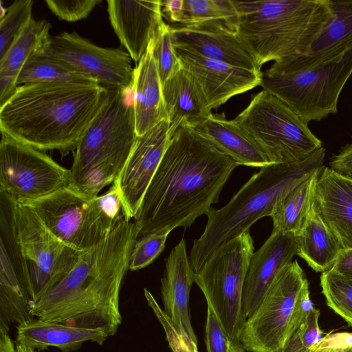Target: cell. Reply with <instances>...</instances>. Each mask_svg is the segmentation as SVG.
Listing matches in <instances>:
<instances>
[{"label": "cell", "instance_id": "3", "mask_svg": "<svg viewBox=\"0 0 352 352\" xmlns=\"http://www.w3.org/2000/svg\"><path fill=\"white\" fill-rule=\"evenodd\" d=\"M96 83L41 82L17 87L0 107L1 133L40 151H74L101 108Z\"/></svg>", "mask_w": 352, "mask_h": 352}, {"label": "cell", "instance_id": "28", "mask_svg": "<svg viewBox=\"0 0 352 352\" xmlns=\"http://www.w3.org/2000/svg\"><path fill=\"white\" fill-rule=\"evenodd\" d=\"M0 252V328L9 329L11 324H19L34 318L32 311L35 303L25 289L1 244Z\"/></svg>", "mask_w": 352, "mask_h": 352}, {"label": "cell", "instance_id": "10", "mask_svg": "<svg viewBox=\"0 0 352 352\" xmlns=\"http://www.w3.org/2000/svg\"><path fill=\"white\" fill-rule=\"evenodd\" d=\"M254 250L248 230L218 246L195 275V283L232 341L238 342L244 322L242 294Z\"/></svg>", "mask_w": 352, "mask_h": 352}, {"label": "cell", "instance_id": "43", "mask_svg": "<svg viewBox=\"0 0 352 352\" xmlns=\"http://www.w3.org/2000/svg\"><path fill=\"white\" fill-rule=\"evenodd\" d=\"M330 270L352 280V248L343 250Z\"/></svg>", "mask_w": 352, "mask_h": 352}, {"label": "cell", "instance_id": "46", "mask_svg": "<svg viewBox=\"0 0 352 352\" xmlns=\"http://www.w3.org/2000/svg\"><path fill=\"white\" fill-rule=\"evenodd\" d=\"M229 352H247L243 346L239 342L230 340Z\"/></svg>", "mask_w": 352, "mask_h": 352}, {"label": "cell", "instance_id": "31", "mask_svg": "<svg viewBox=\"0 0 352 352\" xmlns=\"http://www.w3.org/2000/svg\"><path fill=\"white\" fill-rule=\"evenodd\" d=\"M239 14L233 0H183L177 23L219 24L236 30Z\"/></svg>", "mask_w": 352, "mask_h": 352}, {"label": "cell", "instance_id": "23", "mask_svg": "<svg viewBox=\"0 0 352 352\" xmlns=\"http://www.w3.org/2000/svg\"><path fill=\"white\" fill-rule=\"evenodd\" d=\"M162 95L170 137L180 124L185 123L195 127L212 114L199 84L184 69L164 83Z\"/></svg>", "mask_w": 352, "mask_h": 352}, {"label": "cell", "instance_id": "11", "mask_svg": "<svg viewBox=\"0 0 352 352\" xmlns=\"http://www.w3.org/2000/svg\"><path fill=\"white\" fill-rule=\"evenodd\" d=\"M352 74V49L338 62L314 69L262 72L260 86L287 105L303 121L336 113L341 91Z\"/></svg>", "mask_w": 352, "mask_h": 352}, {"label": "cell", "instance_id": "35", "mask_svg": "<svg viewBox=\"0 0 352 352\" xmlns=\"http://www.w3.org/2000/svg\"><path fill=\"white\" fill-rule=\"evenodd\" d=\"M150 46L162 86L182 69L175 52L168 23L162 22L152 38Z\"/></svg>", "mask_w": 352, "mask_h": 352}, {"label": "cell", "instance_id": "41", "mask_svg": "<svg viewBox=\"0 0 352 352\" xmlns=\"http://www.w3.org/2000/svg\"><path fill=\"white\" fill-rule=\"evenodd\" d=\"M352 349V333L336 332L322 337L310 349L311 352H347Z\"/></svg>", "mask_w": 352, "mask_h": 352}, {"label": "cell", "instance_id": "44", "mask_svg": "<svg viewBox=\"0 0 352 352\" xmlns=\"http://www.w3.org/2000/svg\"><path fill=\"white\" fill-rule=\"evenodd\" d=\"M162 1V14L168 24L177 23L183 6V0H164Z\"/></svg>", "mask_w": 352, "mask_h": 352}, {"label": "cell", "instance_id": "29", "mask_svg": "<svg viewBox=\"0 0 352 352\" xmlns=\"http://www.w3.org/2000/svg\"><path fill=\"white\" fill-rule=\"evenodd\" d=\"M297 240L296 255L317 272L329 270L344 250L337 239L313 212L302 232L297 236Z\"/></svg>", "mask_w": 352, "mask_h": 352}, {"label": "cell", "instance_id": "24", "mask_svg": "<svg viewBox=\"0 0 352 352\" xmlns=\"http://www.w3.org/2000/svg\"><path fill=\"white\" fill-rule=\"evenodd\" d=\"M239 165L262 168L271 163L254 139L225 113H213L193 127Z\"/></svg>", "mask_w": 352, "mask_h": 352}, {"label": "cell", "instance_id": "19", "mask_svg": "<svg viewBox=\"0 0 352 352\" xmlns=\"http://www.w3.org/2000/svg\"><path fill=\"white\" fill-rule=\"evenodd\" d=\"M333 17L305 54L285 58L271 68L284 72L314 69L338 62L352 49V0H329Z\"/></svg>", "mask_w": 352, "mask_h": 352}, {"label": "cell", "instance_id": "33", "mask_svg": "<svg viewBox=\"0 0 352 352\" xmlns=\"http://www.w3.org/2000/svg\"><path fill=\"white\" fill-rule=\"evenodd\" d=\"M320 285L327 305L352 327V280L329 270L322 273Z\"/></svg>", "mask_w": 352, "mask_h": 352}, {"label": "cell", "instance_id": "18", "mask_svg": "<svg viewBox=\"0 0 352 352\" xmlns=\"http://www.w3.org/2000/svg\"><path fill=\"white\" fill-rule=\"evenodd\" d=\"M297 236L272 231L254 252L245 276L241 300L245 321L256 310L278 273L297 254Z\"/></svg>", "mask_w": 352, "mask_h": 352}, {"label": "cell", "instance_id": "40", "mask_svg": "<svg viewBox=\"0 0 352 352\" xmlns=\"http://www.w3.org/2000/svg\"><path fill=\"white\" fill-rule=\"evenodd\" d=\"M207 302V318L205 329L208 352H229L230 340L219 322L212 305Z\"/></svg>", "mask_w": 352, "mask_h": 352}, {"label": "cell", "instance_id": "16", "mask_svg": "<svg viewBox=\"0 0 352 352\" xmlns=\"http://www.w3.org/2000/svg\"><path fill=\"white\" fill-rule=\"evenodd\" d=\"M174 46L238 68L262 72L236 31L219 24H169Z\"/></svg>", "mask_w": 352, "mask_h": 352}, {"label": "cell", "instance_id": "21", "mask_svg": "<svg viewBox=\"0 0 352 352\" xmlns=\"http://www.w3.org/2000/svg\"><path fill=\"white\" fill-rule=\"evenodd\" d=\"M311 208L344 250L351 249L352 181L323 166L316 177Z\"/></svg>", "mask_w": 352, "mask_h": 352}, {"label": "cell", "instance_id": "38", "mask_svg": "<svg viewBox=\"0 0 352 352\" xmlns=\"http://www.w3.org/2000/svg\"><path fill=\"white\" fill-rule=\"evenodd\" d=\"M144 296L148 305L151 308L155 316L162 324L166 340L172 351L198 352L197 343L186 335H182L176 331L163 309L157 302L152 294L146 289H144Z\"/></svg>", "mask_w": 352, "mask_h": 352}, {"label": "cell", "instance_id": "25", "mask_svg": "<svg viewBox=\"0 0 352 352\" xmlns=\"http://www.w3.org/2000/svg\"><path fill=\"white\" fill-rule=\"evenodd\" d=\"M108 335L101 329H85L33 318L16 326V344L35 350L56 347L62 352L77 351L85 342L102 345Z\"/></svg>", "mask_w": 352, "mask_h": 352}, {"label": "cell", "instance_id": "20", "mask_svg": "<svg viewBox=\"0 0 352 352\" xmlns=\"http://www.w3.org/2000/svg\"><path fill=\"white\" fill-rule=\"evenodd\" d=\"M107 3L109 21L116 34L131 59L138 64L164 21L161 0H108Z\"/></svg>", "mask_w": 352, "mask_h": 352}, {"label": "cell", "instance_id": "42", "mask_svg": "<svg viewBox=\"0 0 352 352\" xmlns=\"http://www.w3.org/2000/svg\"><path fill=\"white\" fill-rule=\"evenodd\" d=\"M329 168L337 175L352 181V142L345 145L333 156Z\"/></svg>", "mask_w": 352, "mask_h": 352}, {"label": "cell", "instance_id": "4", "mask_svg": "<svg viewBox=\"0 0 352 352\" xmlns=\"http://www.w3.org/2000/svg\"><path fill=\"white\" fill-rule=\"evenodd\" d=\"M236 34L260 68L307 54L333 17L329 0H233Z\"/></svg>", "mask_w": 352, "mask_h": 352}, {"label": "cell", "instance_id": "2", "mask_svg": "<svg viewBox=\"0 0 352 352\" xmlns=\"http://www.w3.org/2000/svg\"><path fill=\"white\" fill-rule=\"evenodd\" d=\"M138 238L134 222L120 221L98 244L83 251L74 267L36 302L33 317L114 336L122 322V283Z\"/></svg>", "mask_w": 352, "mask_h": 352}, {"label": "cell", "instance_id": "32", "mask_svg": "<svg viewBox=\"0 0 352 352\" xmlns=\"http://www.w3.org/2000/svg\"><path fill=\"white\" fill-rule=\"evenodd\" d=\"M41 82L96 83L67 64L40 54L30 58L23 65L18 76L17 85Z\"/></svg>", "mask_w": 352, "mask_h": 352}, {"label": "cell", "instance_id": "8", "mask_svg": "<svg viewBox=\"0 0 352 352\" xmlns=\"http://www.w3.org/2000/svg\"><path fill=\"white\" fill-rule=\"evenodd\" d=\"M313 307L304 272L296 261H292L244 321L237 341L248 352H281Z\"/></svg>", "mask_w": 352, "mask_h": 352}, {"label": "cell", "instance_id": "34", "mask_svg": "<svg viewBox=\"0 0 352 352\" xmlns=\"http://www.w3.org/2000/svg\"><path fill=\"white\" fill-rule=\"evenodd\" d=\"M32 0H16L0 19V59L7 53L32 19Z\"/></svg>", "mask_w": 352, "mask_h": 352}, {"label": "cell", "instance_id": "9", "mask_svg": "<svg viewBox=\"0 0 352 352\" xmlns=\"http://www.w3.org/2000/svg\"><path fill=\"white\" fill-rule=\"evenodd\" d=\"M233 120L260 146L272 164L299 162L322 147L308 123L265 90L254 95Z\"/></svg>", "mask_w": 352, "mask_h": 352}, {"label": "cell", "instance_id": "17", "mask_svg": "<svg viewBox=\"0 0 352 352\" xmlns=\"http://www.w3.org/2000/svg\"><path fill=\"white\" fill-rule=\"evenodd\" d=\"M182 69L201 87L211 109L232 97L260 86L262 72L238 68L174 46Z\"/></svg>", "mask_w": 352, "mask_h": 352}, {"label": "cell", "instance_id": "15", "mask_svg": "<svg viewBox=\"0 0 352 352\" xmlns=\"http://www.w3.org/2000/svg\"><path fill=\"white\" fill-rule=\"evenodd\" d=\"M170 138L167 119L138 135L123 169L113 183L119 193L125 219L135 217Z\"/></svg>", "mask_w": 352, "mask_h": 352}, {"label": "cell", "instance_id": "48", "mask_svg": "<svg viewBox=\"0 0 352 352\" xmlns=\"http://www.w3.org/2000/svg\"><path fill=\"white\" fill-rule=\"evenodd\" d=\"M316 352H321V351H316ZM347 352H352V349L349 350V351Z\"/></svg>", "mask_w": 352, "mask_h": 352}, {"label": "cell", "instance_id": "5", "mask_svg": "<svg viewBox=\"0 0 352 352\" xmlns=\"http://www.w3.org/2000/svg\"><path fill=\"white\" fill-rule=\"evenodd\" d=\"M326 150H316L293 163H274L261 168L223 208H212L203 234L195 239L190 262L196 273L214 250L250 230L259 219L270 217L280 195L304 177L323 168Z\"/></svg>", "mask_w": 352, "mask_h": 352}, {"label": "cell", "instance_id": "12", "mask_svg": "<svg viewBox=\"0 0 352 352\" xmlns=\"http://www.w3.org/2000/svg\"><path fill=\"white\" fill-rule=\"evenodd\" d=\"M23 204L32 210L58 239L80 252L98 244L120 221L113 220L104 212L99 195L89 198L69 186Z\"/></svg>", "mask_w": 352, "mask_h": 352}, {"label": "cell", "instance_id": "36", "mask_svg": "<svg viewBox=\"0 0 352 352\" xmlns=\"http://www.w3.org/2000/svg\"><path fill=\"white\" fill-rule=\"evenodd\" d=\"M320 311L314 307L286 342L281 352H311L322 337L318 320Z\"/></svg>", "mask_w": 352, "mask_h": 352}, {"label": "cell", "instance_id": "22", "mask_svg": "<svg viewBox=\"0 0 352 352\" xmlns=\"http://www.w3.org/2000/svg\"><path fill=\"white\" fill-rule=\"evenodd\" d=\"M195 275L187 254L186 241L182 239L165 260V270L161 278V296L163 310L176 331L197 343L189 312L190 293Z\"/></svg>", "mask_w": 352, "mask_h": 352}, {"label": "cell", "instance_id": "30", "mask_svg": "<svg viewBox=\"0 0 352 352\" xmlns=\"http://www.w3.org/2000/svg\"><path fill=\"white\" fill-rule=\"evenodd\" d=\"M50 28L51 24L46 20L31 19L0 59V80L17 85L19 74L25 63L32 56L42 54L47 47L50 38Z\"/></svg>", "mask_w": 352, "mask_h": 352}, {"label": "cell", "instance_id": "13", "mask_svg": "<svg viewBox=\"0 0 352 352\" xmlns=\"http://www.w3.org/2000/svg\"><path fill=\"white\" fill-rule=\"evenodd\" d=\"M70 182V169L43 151L1 133L0 190L23 204L69 186Z\"/></svg>", "mask_w": 352, "mask_h": 352}, {"label": "cell", "instance_id": "1", "mask_svg": "<svg viewBox=\"0 0 352 352\" xmlns=\"http://www.w3.org/2000/svg\"><path fill=\"white\" fill-rule=\"evenodd\" d=\"M237 166L193 127L180 124L133 218L138 238L190 227L219 201Z\"/></svg>", "mask_w": 352, "mask_h": 352}, {"label": "cell", "instance_id": "45", "mask_svg": "<svg viewBox=\"0 0 352 352\" xmlns=\"http://www.w3.org/2000/svg\"><path fill=\"white\" fill-rule=\"evenodd\" d=\"M8 331L9 329L0 328V352H16V347Z\"/></svg>", "mask_w": 352, "mask_h": 352}, {"label": "cell", "instance_id": "37", "mask_svg": "<svg viewBox=\"0 0 352 352\" xmlns=\"http://www.w3.org/2000/svg\"><path fill=\"white\" fill-rule=\"evenodd\" d=\"M168 235L154 233L138 238L130 256L129 270L136 271L150 265L164 250Z\"/></svg>", "mask_w": 352, "mask_h": 352}, {"label": "cell", "instance_id": "14", "mask_svg": "<svg viewBox=\"0 0 352 352\" xmlns=\"http://www.w3.org/2000/svg\"><path fill=\"white\" fill-rule=\"evenodd\" d=\"M41 54L67 64L106 89L133 87L134 68L126 51L98 46L76 32L50 36Z\"/></svg>", "mask_w": 352, "mask_h": 352}, {"label": "cell", "instance_id": "39", "mask_svg": "<svg viewBox=\"0 0 352 352\" xmlns=\"http://www.w3.org/2000/svg\"><path fill=\"white\" fill-rule=\"evenodd\" d=\"M102 1L100 0H46L51 12L59 19L69 22L76 21L88 16L92 10Z\"/></svg>", "mask_w": 352, "mask_h": 352}, {"label": "cell", "instance_id": "27", "mask_svg": "<svg viewBox=\"0 0 352 352\" xmlns=\"http://www.w3.org/2000/svg\"><path fill=\"white\" fill-rule=\"evenodd\" d=\"M320 170L304 177L280 195L270 216L272 231L296 236L301 234L312 212L313 192Z\"/></svg>", "mask_w": 352, "mask_h": 352}, {"label": "cell", "instance_id": "6", "mask_svg": "<svg viewBox=\"0 0 352 352\" xmlns=\"http://www.w3.org/2000/svg\"><path fill=\"white\" fill-rule=\"evenodd\" d=\"M0 236L35 304L74 267L82 252L61 241L32 210L1 190Z\"/></svg>", "mask_w": 352, "mask_h": 352}, {"label": "cell", "instance_id": "26", "mask_svg": "<svg viewBox=\"0 0 352 352\" xmlns=\"http://www.w3.org/2000/svg\"><path fill=\"white\" fill-rule=\"evenodd\" d=\"M133 94L138 135L167 119L162 86L150 44L134 68Z\"/></svg>", "mask_w": 352, "mask_h": 352}, {"label": "cell", "instance_id": "47", "mask_svg": "<svg viewBox=\"0 0 352 352\" xmlns=\"http://www.w3.org/2000/svg\"><path fill=\"white\" fill-rule=\"evenodd\" d=\"M16 352H36L35 349H32L23 344H16Z\"/></svg>", "mask_w": 352, "mask_h": 352}, {"label": "cell", "instance_id": "7", "mask_svg": "<svg viewBox=\"0 0 352 352\" xmlns=\"http://www.w3.org/2000/svg\"><path fill=\"white\" fill-rule=\"evenodd\" d=\"M138 137L131 89H107L106 98L74 151L69 187L89 198L113 184Z\"/></svg>", "mask_w": 352, "mask_h": 352}]
</instances>
